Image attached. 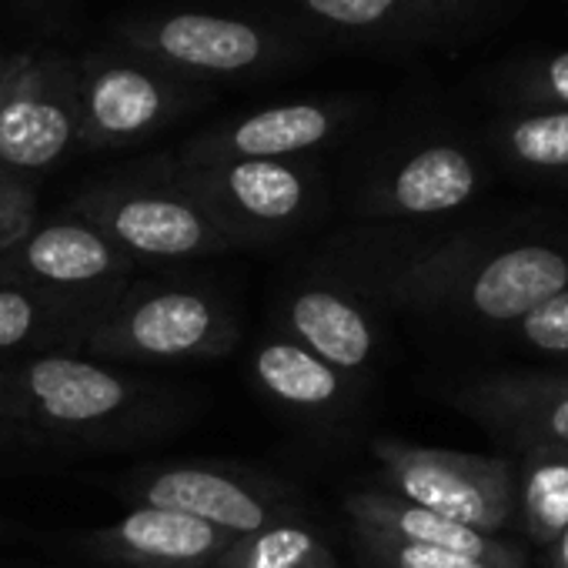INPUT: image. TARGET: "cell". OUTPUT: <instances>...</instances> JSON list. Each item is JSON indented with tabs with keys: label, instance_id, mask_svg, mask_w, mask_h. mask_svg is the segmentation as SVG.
Here are the masks:
<instances>
[{
	"label": "cell",
	"instance_id": "obj_1",
	"mask_svg": "<svg viewBox=\"0 0 568 568\" xmlns=\"http://www.w3.org/2000/svg\"><path fill=\"white\" fill-rule=\"evenodd\" d=\"M568 288V247L558 241L448 244L412 261L402 295L465 322L511 328Z\"/></svg>",
	"mask_w": 568,
	"mask_h": 568
},
{
	"label": "cell",
	"instance_id": "obj_2",
	"mask_svg": "<svg viewBox=\"0 0 568 568\" xmlns=\"http://www.w3.org/2000/svg\"><path fill=\"white\" fill-rule=\"evenodd\" d=\"M234 335L227 308L197 288H134L91 322L88 348L128 362H204L224 355Z\"/></svg>",
	"mask_w": 568,
	"mask_h": 568
},
{
	"label": "cell",
	"instance_id": "obj_3",
	"mask_svg": "<svg viewBox=\"0 0 568 568\" xmlns=\"http://www.w3.org/2000/svg\"><path fill=\"white\" fill-rule=\"evenodd\" d=\"M375 458L388 491L448 521L501 535L515 518V465L498 455L378 438Z\"/></svg>",
	"mask_w": 568,
	"mask_h": 568
},
{
	"label": "cell",
	"instance_id": "obj_4",
	"mask_svg": "<svg viewBox=\"0 0 568 568\" xmlns=\"http://www.w3.org/2000/svg\"><path fill=\"white\" fill-rule=\"evenodd\" d=\"M134 261L78 214L34 224L0 251V281L28 288L61 308H84L91 322L111 305Z\"/></svg>",
	"mask_w": 568,
	"mask_h": 568
},
{
	"label": "cell",
	"instance_id": "obj_5",
	"mask_svg": "<svg viewBox=\"0 0 568 568\" xmlns=\"http://www.w3.org/2000/svg\"><path fill=\"white\" fill-rule=\"evenodd\" d=\"M71 214L94 224L118 251L138 261H184L234 247L237 241L178 184H108L81 194Z\"/></svg>",
	"mask_w": 568,
	"mask_h": 568
},
{
	"label": "cell",
	"instance_id": "obj_6",
	"mask_svg": "<svg viewBox=\"0 0 568 568\" xmlns=\"http://www.w3.org/2000/svg\"><path fill=\"white\" fill-rule=\"evenodd\" d=\"M81 141L78 71L61 58L21 54L0 84V174L28 181Z\"/></svg>",
	"mask_w": 568,
	"mask_h": 568
},
{
	"label": "cell",
	"instance_id": "obj_7",
	"mask_svg": "<svg viewBox=\"0 0 568 568\" xmlns=\"http://www.w3.org/2000/svg\"><path fill=\"white\" fill-rule=\"evenodd\" d=\"M174 184L191 194L237 244L295 227L315 197L308 171L295 161L184 164Z\"/></svg>",
	"mask_w": 568,
	"mask_h": 568
},
{
	"label": "cell",
	"instance_id": "obj_8",
	"mask_svg": "<svg viewBox=\"0 0 568 568\" xmlns=\"http://www.w3.org/2000/svg\"><path fill=\"white\" fill-rule=\"evenodd\" d=\"M11 382L21 418L54 432H104L141 405L138 385L124 375L71 355L31 358Z\"/></svg>",
	"mask_w": 568,
	"mask_h": 568
},
{
	"label": "cell",
	"instance_id": "obj_9",
	"mask_svg": "<svg viewBox=\"0 0 568 568\" xmlns=\"http://www.w3.org/2000/svg\"><path fill=\"white\" fill-rule=\"evenodd\" d=\"M131 495L138 498V505L191 515L234 538L261 531L284 518H295L292 511H284L271 488L207 465L154 468L131 485Z\"/></svg>",
	"mask_w": 568,
	"mask_h": 568
},
{
	"label": "cell",
	"instance_id": "obj_10",
	"mask_svg": "<svg viewBox=\"0 0 568 568\" xmlns=\"http://www.w3.org/2000/svg\"><path fill=\"white\" fill-rule=\"evenodd\" d=\"M81 141L91 148L131 144L154 134L178 108V91L124 61H98L78 71Z\"/></svg>",
	"mask_w": 568,
	"mask_h": 568
},
{
	"label": "cell",
	"instance_id": "obj_11",
	"mask_svg": "<svg viewBox=\"0 0 568 568\" xmlns=\"http://www.w3.org/2000/svg\"><path fill=\"white\" fill-rule=\"evenodd\" d=\"M455 408L515 448L528 442L568 448V375L495 372L468 382L455 395Z\"/></svg>",
	"mask_w": 568,
	"mask_h": 568
},
{
	"label": "cell",
	"instance_id": "obj_12",
	"mask_svg": "<svg viewBox=\"0 0 568 568\" xmlns=\"http://www.w3.org/2000/svg\"><path fill=\"white\" fill-rule=\"evenodd\" d=\"M234 535L171 508L134 505L124 518L88 535V545L128 568H214Z\"/></svg>",
	"mask_w": 568,
	"mask_h": 568
},
{
	"label": "cell",
	"instance_id": "obj_13",
	"mask_svg": "<svg viewBox=\"0 0 568 568\" xmlns=\"http://www.w3.org/2000/svg\"><path fill=\"white\" fill-rule=\"evenodd\" d=\"M141 51L197 74H241L267 61L271 41L247 21L221 14H171L134 31Z\"/></svg>",
	"mask_w": 568,
	"mask_h": 568
},
{
	"label": "cell",
	"instance_id": "obj_14",
	"mask_svg": "<svg viewBox=\"0 0 568 568\" xmlns=\"http://www.w3.org/2000/svg\"><path fill=\"white\" fill-rule=\"evenodd\" d=\"M345 508H348L355 528L382 531V535L418 541V545L448 548L465 558L485 561L491 568H525V551L515 541H508L505 535H485L478 528L448 521L422 505H412V501L392 495L388 488L355 491L345 501Z\"/></svg>",
	"mask_w": 568,
	"mask_h": 568
},
{
	"label": "cell",
	"instance_id": "obj_15",
	"mask_svg": "<svg viewBox=\"0 0 568 568\" xmlns=\"http://www.w3.org/2000/svg\"><path fill=\"white\" fill-rule=\"evenodd\" d=\"M338 128V114L325 104H281L234 121L187 148V164L217 161H292L318 148Z\"/></svg>",
	"mask_w": 568,
	"mask_h": 568
},
{
	"label": "cell",
	"instance_id": "obj_16",
	"mask_svg": "<svg viewBox=\"0 0 568 568\" xmlns=\"http://www.w3.org/2000/svg\"><path fill=\"white\" fill-rule=\"evenodd\" d=\"M481 191L478 161L458 144H425L408 154L372 194L375 211L395 217H438Z\"/></svg>",
	"mask_w": 568,
	"mask_h": 568
},
{
	"label": "cell",
	"instance_id": "obj_17",
	"mask_svg": "<svg viewBox=\"0 0 568 568\" xmlns=\"http://www.w3.org/2000/svg\"><path fill=\"white\" fill-rule=\"evenodd\" d=\"M284 322H288V332L298 345L315 352L342 375H355L375 358L378 338L372 318L352 295L328 288V284L292 295Z\"/></svg>",
	"mask_w": 568,
	"mask_h": 568
},
{
	"label": "cell",
	"instance_id": "obj_18",
	"mask_svg": "<svg viewBox=\"0 0 568 568\" xmlns=\"http://www.w3.org/2000/svg\"><path fill=\"white\" fill-rule=\"evenodd\" d=\"M254 382L271 402L305 415H328L348 398V375L322 362L295 338H267L257 345Z\"/></svg>",
	"mask_w": 568,
	"mask_h": 568
},
{
	"label": "cell",
	"instance_id": "obj_19",
	"mask_svg": "<svg viewBox=\"0 0 568 568\" xmlns=\"http://www.w3.org/2000/svg\"><path fill=\"white\" fill-rule=\"evenodd\" d=\"M515 518L531 545L551 548L568 525V448L548 442L518 445Z\"/></svg>",
	"mask_w": 568,
	"mask_h": 568
},
{
	"label": "cell",
	"instance_id": "obj_20",
	"mask_svg": "<svg viewBox=\"0 0 568 568\" xmlns=\"http://www.w3.org/2000/svg\"><path fill=\"white\" fill-rule=\"evenodd\" d=\"M335 551L305 521L284 518L261 531L237 535L214 568H335Z\"/></svg>",
	"mask_w": 568,
	"mask_h": 568
},
{
	"label": "cell",
	"instance_id": "obj_21",
	"mask_svg": "<svg viewBox=\"0 0 568 568\" xmlns=\"http://www.w3.org/2000/svg\"><path fill=\"white\" fill-rule=\"evenodd\" d=\"M498 151L531 174H568V111L538 108L495 131Z\"/></svg>",
	"mask_w": 568,
	"mask_h": 568
},
{
	"label": "cell",
	"instance_id": "obj_22",
	"mask_svg": "<svg viewBox=\"0 0 568 568\" xmlns=\"http://www.w3.org/2000/svg\"><path fill=\"white\" fill-rule=\"evenodd\" d=\"M68 308L14 284H0V352L38 342L41 335L61 328Z\"/></svg>",
	"mask_w": 568,
	"mask_h": 568
},
{
	"label": "cell",
	"instance_id": "obj_23",
	"mask_svg": "<svg viewBox=\"0 0 568 568\" xmlns=\"http://www.w3.org/2000/svg\"><path fill=\"white\" fill-rule=\"evenodd\" d=\"M362 545L385 565V568H491L485 561L465 558L458 551L448 548H435V545H418V541H405V538H392L382 531H368L358 528Z\"/></svg>",
	"mask_w": 568,
	"mask_h": 568
},
{
	"label": "cell",
	"instance_id": "obj_24",
	"mask_svg": "<svg viewBox=\"0 0 568 568\" xmlns=\"http://www.w3.org/2000/svg\"><path fill=\"white\" fill-rule=\"evenodd\" d=\"M511 335L521 348L545 358H568V288L541 302L521 322L511 325Z\"/></svg>",
	"mask_w": 568,
	"mask_h": 568
},
{
	"label": "cell",
	"instance_id": "obj_25",
	"mask_svg": "<svg viewBox=\"0 0 568 568\" xmlns=\"http://www.w3.org/2000/svg\"><path fill=\"white\" fill-rule=\"evenodd\" d=\"M302 4L332 28L345 31H375L395 21L412 0H302Z\"/></svg>",
	"mask_w": 568,
	"mask_h": 568
},
{
	"label": "cell",
	"instance_id": "obj_26",
	"mask_svg": "<svg viewBox=\"0 0 568 568\" xmlns=\"http://www.w3.org/2000/svg\"><path fill=\"white\" fill-rule=\"evenodd\" d=\"M38 221V194L28 181L0 174V251L14 244Z\"/></svg>",
	"mask_w": 568,
	"mask_h": 568
},
{
	"label": "cell",
	"instance_id": "obj_27",
	"mask_svg": "<svg viewBox=\"0 0 568 568\" xmlns=\"http://www.w3.org/2000/svg\"><path fill=\"white\" fill-rule=\"evenodd\" d=\"M521 101L535 108H565L568 111V51L528 68L518 84Z\"/></svg>",
	"mask_w": 568,
	"mask_h": 568
},
{
	"label": "cell",
	"instance_id": "obj_28",
	"mask_svg": "<svg viewBox=\"0 0 568 568\" xmlns=\"http://www.w3.org/2000/svg\"><path fill=\"white\" fill-rule=\"evenodd\" d=\"M0 415H4V418H21L18 395H14V382L4 372H0Z\"/></svg>",
	"mask_w": 568,
	"mask_h": 568
},
{
	"label": "cell",
	"instance_id": "obj_29",
	"mask_svg": "<svg viewBox=\"0 0 568 568\" xmlns=\"http://www.w3.org/2000/svg\"><path fill=\"white\" fill-rule=\"evenodd\" d=\"M545 551H548V568H568V525H565V531L555 538V545L545 548Z\"/></svg>",
	"mask_w": 568,
	"mask_h": 568
},
{
	"label": "cell",
	"instance_id": "obj_30",
	"mask_svg": "<svg viewBox=\"0 0 568 568\" xmlns=\"http://www.w3.org/2000/svg\"><path fill=\"white\" fill-rule=\"evenodd\" d=\"M21 54H0V84H4V78L11 74V68L18 64Z\"/></svg>",
	"mask_w": 568,
	"mask_h": 568
},
{
	"label": "cell",
	"instance_id": "obj_31",
	"mask_svg": "<svg viewBox=\"0 0 568 568\" xmlns=\"http://www.w3.org/2000/svg\"><path fill=\"white\" fill-rule=\"evenodd\" d=\"M4 438H8V425H4V422H0V442H4Z\"/></svg>",
	"mask_w": 568,
	"mask_h": 568
}]
</instances>
